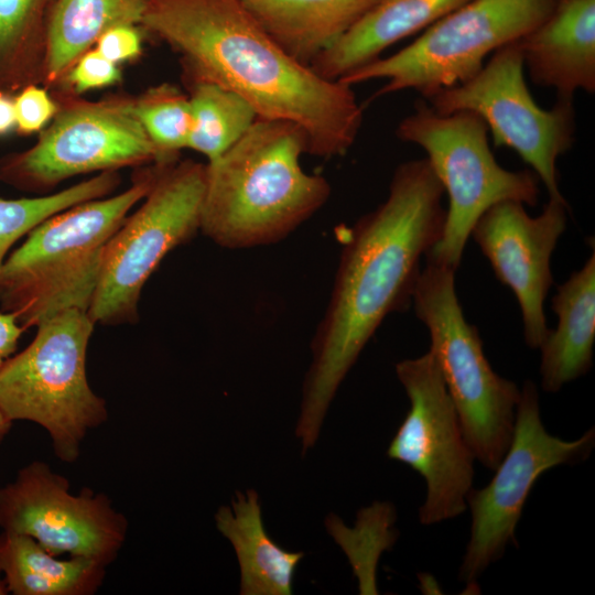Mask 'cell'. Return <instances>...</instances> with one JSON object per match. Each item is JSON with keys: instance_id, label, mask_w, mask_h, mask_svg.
Returning a JSON list of instances; mask_svg holds the SVG:
<instances>
[{"instance_id": "cb8c5ba5", "label": "cell", "mask_w": 595, "mask_h": 595, "mask_svg": "<svg viewBox=\"0 0 595 595\" xmlns=\"http://www.w3.org/2000/svg\"><path fill=\"white\" fill-rule=\"evenodd\" d=\"M396 510L389 502H375L359 510L354 528H347L339 518L329 515L325 524L340 545L358 578L360 594H377L376 571L380 554L391 549L398 533L392 528Z\"/></svg>"}, {"instance_id": "836d02e7", "label": "cell", "mask_w": 595, "mask_h": 595, "mask_svg": "<svg viewBox=\"0 0 595 595\" xmlns=\"http://www.w3.org/2000/svg\"><path fill=\"white\" fill-rule=\"evenodd\" d=\"M6 594H8V591H7L6 584L3 582V578L0 572V595H6Z\"/></svg>"}, {"instance_id": "2e32d148", "label": "cell", "mask_w": 595, "mask_h": 595, "mask_svg": "<svg viewBox=\"0 0 595 595\" xmlns=\"http://www.w3.org/2000/svg\"><path fill=\"white\" fill-rule=\"evenodd\" d=\"M531 80L573 100L595 91V0H556L550 14L517 41Z\"/></svg>"}, {"instance_id": "d6a6232c", "label": "cell", "mask_w": 595, "mask_h": 595, "mask_svg": "<svg viewBox=\"0 0 595 595\" xmlns=\"http://www.w3.org/2000/svg\"><path fill=\"white\" fill-rule=\"evenodd\" d=\"M12 423L13 422L9 420L0 409V443L3 441L4 436L10 431Z\"/></svg>"}, {"instance_id": "8992f818", "label": "cell", "mask_w": 595, "mask_h": 595, "mask_svg": "<svg viewBox=\"0 0 595 595\" xmlns=\"http://www.w3.org/2000/svg\"><path fill=\"white\" fill-rule=\"evenodd\" d=\"M95 325L87 311L60 312L41 322L33 340L0 367L1 411L12 422L44 428L56 456L67 463L78 458L87 432L108 416L86 375Z\"/></svg>"}, {"instance_id": "ba28073f", "label": "cell", "mask_w": 595, "mask_h": 595, "mask_svg": "<svg viewBox=\"0 0 595 595\" xmlns=\"http://www.w3.org/2000/svg\"><path fill=\"white\" fill-rule=\"evenodd\" d=\"M556 0H468L448 12L404 48L379 57L338 80L354 86L387 83L375 97L414 89L425 99L480 71L485 58L539 25Z\"/></svg>"}, {"instance_id": "4316f807", "label": "cell", "mask_w": 595, "mask_h": 595, "mask_svg": "<svg viewBox=\"0 0 595 595\" xmlns=\"http://www.w3.org/2000/svg\"><path fill=\"white\" fill-rule=\"evenodd\" d=\"M147 134L165 159L187 148L193 127L190 98L175 87L163 85L132 104Z\"/></svg>"}, {"instance_id": "7c38bea8", "label": "cell", "mask_w": 595, "mask_h": 595, "mask_svg": "<svg viewBox=\"0 0 595 595\" xmlns=\"http://www.w3.org/2000/svg\"><path fill=\"white\" fill-rule=\"evenodd\" d=\"M396 374L410 409L387 456L410 466L425 480L426 497L419 510L422 524L453 519L467 507L474 453L432 353L399 361Z\"/></svg>"}, {"instance_id": "6da1fadb", "label": "cell", "mask_w": 595, "mask_h": 595, "mask_svg": "<svg viewBox=\"0 0 595 595\" xmlns=\"http://www.w3.org/2000/svg\"><path fill=\"white\" fill-rule=\"evenodd\" d=\"M443 195L426 158L401 163L386 201L350 228L311 344L295 430L303 453L316 443L340 383L385 317L412 302L421 258L443 232Z\"/></svg>"}, {"instance_id": "52a82bcc", "label": "cell", "mask_w": 595, "mask_h": 595, "mask_svg": "<svg viewBox=\"0 0 595 595\" xmlns=\"http://www.w3.org/2000/svg\"><path fill=\"white\" fill-rule=\"evenodd\" d=\"M488 128L475 112L436 111L424 101L403 118L397 137L422 148L448 195L442 236L428 252L454 270L461 263L472 229L490 206L502 201L536 205L538 177L529 171H509L495 159Z\"/></svg>"}, {"instance_id": "7a4b0ae2", "label": "cell", "mask_w": 595, "mask_h": 595, "mask_svg": "<svg viewBox=\"0 0 595 595\" xmlns=\"http://www.w3.org/2000/svg\"><path fill=\"white\" fill-rule=\"evenodd\" d=\"M142 23L176 48L197 80L241 96L258 118L285 120L306 153L344 155L363 123L351 86L317 75L291 57L240 0H145Z\"/></svg>"}, {"instance_id": "7402d4cb", "label": "cell", "mask_w": 595, "mask_h": 595, "mask_svg": "<svg viewBox=\"0 0 595 595\" xmlns=\"http://www.w3.org/2000/svg\"><path fill=\"white\" fill-rule=\"evenodd\" d=\"M145 0H58L46 44L45 68L60 76L107 30L142 22Z\"/></svg>"}, {"instance_id": "5bb4252c", "label": "cell", "mask_w": 595, "mask_h": 595, "mask_svg": "<svg viewBox=\"0 0 595 595\" xmlns=\"http://www.w3.org/2000/svg\"><path fill=\"white\" fill-rule=\"evenodd\" d=\"M165 159L133 112L132 104L100 102L69 108L30 150L0 163V181L40 188L82 173L113 171Z\"/></svg>"}, {"instance_id": "d6986e66", "label": "cell", "mask_w": 595, "mask_h": 595, "mask_svg": "<svg viewBox=\"0 0 595 595\" xmlns=\"http://www.w3.org/2000/svg\"><path fill=\"white\" fill-rule=\"evenodd\" d=\"M299 63L311 66L380 0H240Z\"/></svg>"}, {"instance_id": "f1b7e54d", "label": "cell", "mask_w": 595, "mask_h": 595, "mask_svg": "<svg viewBox=\"0 0 595 595\" xmlns=\"http://www.w3.org/2000/svg\"><path fill=\"white\" fill-rule=\"evenodd\" d=\"M119 78L120 72L116 64L97 50L80 56L69 74V80L77 93L111 85Z\"/></svg>"}, {"instance_id": "9c48e42d", "label": "cell", "mask_w": 595, "mask_h": 595, "mask_svg": "<svg viewBox=\"0 0 595 595\" xmlns=\"http://www.w3.org/2000/svg\"><path fill=\"white\" fill-rule=\"evenodd\" d=\"M165 163L143 204L106 245L88 314L95 324L136 323L143 285L174 248L201 228L205 165Z\"/></svg>"}, {"instance_id": "4dcf8cb0", "label": "cell", "mask_w": 595, "mask_h": 595, "mask_svg": "<svg viewBox=\"0 0 595 595\" xmlns=\"http://www.w3.org/2000/svg\"><path fill=\"white\" fill-rule=\"evenodd\" d=\"M24 331L13 313L0 311V367L15 353Z\"/></svg>"}, {"instance_id": "5b68a950", "label": "cell", "mask_w": 595, "mask_h": 595, "mask_svg": "<svg viewBox=\"0 0 595 595\" xmlns=\"http://www.w3.org/2000/svg\"><path fill=\"white\" fill-rule=\"evenodd\" d=\"M415 283L412 303L426 326L434 356L474 456L494 470L512 437L518 386L487 360L476 326L469 324L455 290L453 268L430 255Z\"/></svg>"}, {"instance_id": "1f68e13d", "label": "cell", "mask_w": 595, "mask_h": 595, "mask_svg": "<svg viewBox=\"0 0 595 595\" xmlns=\"http://www.w3.org/2000/svg\"><path fill=\"white\" fill-rule=\"evenodd\" d=\"M15 127L14 102L6 91L0 90V136Z\"/></svg>"}, {"instance_id": "603a6c76", "label": "cell", "mask_w": 595, "mask_h": 595, "mask_svg": "<svg viewBox=\"0 0 595 595\" xmlns=\"http://www.w3.org/2000/svg\"><path fill=\"white\" fill-rule=\"evenodd\" d=\"M190 101L193 127L187 148L208 161L227 151L258 119L246 99L212 82L197 80Z\"/></svg>"}, {"instance_id": "d4e9b609", "label": "cell", "mask_w": 595, "mask_h": 595, "mask_svg": "<svg viewBox=\"0 0 595 595\" xmlns=\"http://www.w3.org/2000/svg\"><path fill=\"white\" fill-rule=\"evenodd\" d=\"M118 182L119 177L113 171H105L51 195L0 198V270L10 248L39 224L72 206L105 197Z\"/></svg>"}, {"instance_id": "f546056e", "label": "cell", "mask_w": 595, "mask_h": 595, "mask_svg": "<svg viewBox=\"0 0 595 595\" xmlns=\"http://www.w3.org/2000/svg\"><path fill=\"white\" fill-rule=\"evenodd\" d=\"M97 42V51L112 63L136 57L141 50V39L129 24L113 26L105 31Z\"/></svg>"}, {"instance_id": "e0dca14e", "label": "cell", "mask_w": 595, "mask_h": 595, "mask_svg": "<svg viewBox=\"0 0 595 595\" xmlns=\"http://www.w3.org/2000/svg\"><path fill=\"white\" fill-rule=\"evenodd\" d=\"M466 1L380 0L310 67L323 78L338 80L379 58L392 44L425 30Z\"/></svg>"}, {"instance_id": "ac0fdd59", "label": "cell", "mask_w": 595, "mask_h": 595, "mask_svg": "<svg viewBox=\"0 0 595 595\" xmlns=\"http://www.w3.org/2000/svg\"><path fill=\"white\" fill-rule=\"evenodd\" d=\"M558 326L540 345L541 386L556 392L584 376L593 364L595 343V251L584 266L558 286L552 299Z\"/></svg>"}, {"instance_id": "277c9868", "label": "cell", "mask_w": 595, "mask_h": 595, "mask_svg": "<svg viewBox=\"0 0 595 595\" xmlns=\"http://www.w3.org/2000/svg\"><path fill=\"white\" fill-rule=\"evenodd\" d=\"M163 163L126 191L57 213L33 228L0 270V311L25 329L68 309L88 311L106 245L152 187Z\"/></svg>"}, {"instance_id": "83f0119b", "label": "cell", "mask_w": 595, "mask_h": 595, "mask_svg": "<svg viewBox=\"0 0 595 595\" xmlns=\"http://www.w3.org/2000/svg\"><path fill=\"white\" fill-rule=\"evenodd\" d=\"M15 127L22 133L40 130L56 112L47 93L34 85H26L13 99Z\"/></svg>"}, {"instance_id": "44dd1931", "label": "cell", "mask_w": 595, "mask_h": 595, "mask_svg": "<svg viewBox=\"0 0 595 595\" xmlns=\"http://www.w3.org/2000/svg\"><path fill=\"white\" fill-rule=\"evenodd\" d=\"M106 565L84 556L60 560L33 538L0 533V572L14 595H91L102 584Z\"/></svg>"}, {"instance_id": "3957f363", "label": "cell", "mask_w": 595, "mask_h": 595, "mask_svg": "<svg viewBox=\"0 0 595 595\" xmlns=\"http://www.w3.org/2000/svg\"><path fill=\"white\" fill-rule=\"evenodd\" d=\"M303 131L292 122L258 118L227 151L205 165L201 228L220 247L274 244L314 215L331 185L306 173Z\"/></svg>"}, {"instance_id": "9a60e30c", "label": "cell", "mask_w": 595, "mask_h": 595, "mask_svg": "<svg viewBox=\"0 0 595 595\" xmlns=\"http://www.w3.org/2000/svg\"><path fill=\"white\" fill-rule=\"evenodd\" d=\"M524 204L502 201L485 210L470 236L488 259L496 278L517 298L527 345L539 348L549 333L544 300L553 283L550 260L564 232L570 212L566 201L549 198L532 217Z\"/></svg>"}, {"instance_id": "8fae6325", "label": "cell", "mask_w": 595, "mask_h": 595, "mask_svg": "<svg viewBox=\"0 0 595 595\" xmlns=\"http://www.w3.org/2000/svg\"><path fill=\"white\" fill-rule=\"evenodd\" d=\"M594 444L593 428L573 441L550 434L541 420L536 385L531 380L523 383L511 442L488 485L472 488L466 498L472 527L459 567L461 581L475 586L482 573L502 556L515 540L523 506L540 476L559 465L587 458Z\"/></svg>"}, {"instance_id": "484cf974", "label": "cell", "mask_w": 595, "mask_h": 595, "mask_svg": "<svg viewBox=\"0 0 595 595\" xmlns=\"http://www.w3.org/2000/svg\"><path fill=\"white\" fill-rule=\"evenodd\" d=\"M37 0H0V90L21 88L33 78L32 26Z\"/></svg>"}, {"instance_id": "4fadbf2b", "label": "cell", "mask_w": 595, "mask_h": 595, "mask_svg": "<svg viewBox=\"0 0 595 595\" xmlns=\"http://www.w3.org/2000/svg\"><path fill=\"white\" fill-rule=\"evenodd\" d=\"M0 528L33 538L54 555L107 566L126 541L128 521L105 494L83 488L73 495L65 477L34 461L0 488Z\"/></svg>"}, {"instance_id": "ffe728a7", "label": "cell", "mask_w": 595, "mask_h": 595, "mask_svg": "<svg viewBox=\"0 0 595 595\" xmlns=\"http://www.w3.org/2000/svg\"><path fill=\"white\" fill-rule=\"evenodd\" d=\"M215 522L231 543L240 567L241 595H291L303 552L282 549L267 533L258 494L237 491L231 508L221 506Z\"/></svg>"}, {"instance_id": "30bf717a", "label": "cell", "mask_w": 595, "mask_h": 595, "mask_svg": "<svg viewBox=\"0 0 595 595\" xmlns=\"http://www.w3.org/2000/svg\"><path fill=\"white\" fill-rule=\"evenodd\" d=\"M517 41L495 51L469 79L426 100L442 113L458 110L477 113L497 147L512 149L533 169L549 198L565 201L559 187L556 163L574 142L573 100L558 99L550 109L536 102L526 83Z\"/></svg>"}]
</instances>
